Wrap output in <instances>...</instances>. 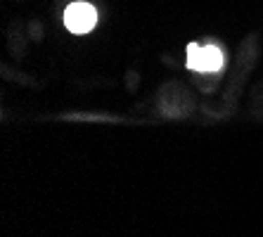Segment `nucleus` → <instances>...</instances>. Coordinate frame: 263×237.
<instances>
[{
    "mask_svg": "<svg viewBox=\"0 0 263 237\" xmlns=\"http://www.w3.org/2000/svg\"><path fill=\"white\" fill-rule=\"evenodd\" d=\"M98 24V10L90 5V3H71V5L64 10V26H67L71 33L76 36H83V33H90Z\"/></svg>",
    "mask_w": 263,
    "mask_h": 237,
    "instance_id": "obj_2",
    "label": "nucleus"
},
{
    "mask_svg": "<svg viewBox=\"0 0 263 237\" xmlns=\"http://www.w3.org/2000/svg\"><path fill=\"white\" fill-rule=\"evenodd\" d=\"M226 64V52L216 45H204L199 48L197 43L187 45V67L192 71H204V74H214L220 71Z\"/></svg>",
    "mask_w": 263,
    "mask_h": 237,
    "instance_id": "obj_1",
    "label": "nucleus"
}]
</instances>
